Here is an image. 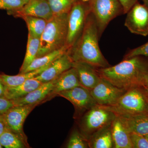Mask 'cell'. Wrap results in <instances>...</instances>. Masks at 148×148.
Segmentation results:
<instances>
[{"label":"cell","instance_id":"6da1fadb","mask_svg":"<svg viewBox=\"0 0 148 148\" xmlns=\"http://www.w3.org/2000/svg\"><path fill=\"white\" fill-rule=\"evenodd\" d=\"M96 69L102 78L116 87L128 90L144 86L148 73V58L134 56L123 59L115 66Z\"/></svg>","mask_w":148,"mask_h":148},{"label":"cell","instance_id":"7a4b0ae2","mask_svg":"<svg viewBox=\"0 0 148 148\" xmlns=\"http://www.w3.org/2000/svg\"><path fill=\"white\" fill-rule=\"evenodd\" d=\"M100 37L94 16L89 12L81 34L75 44L67 52L73 62H83L96 69L111 66L101 52Z\"/></svg>","mask_w":148,"mask_h":148},{"label":"cell","instance_id":"3957f363","mask_svg":"<svg viewBox=\"0 0 148 148\" xmlns=\"http://www.w3.org/2000/svg\"><path fill=\"white\" fill-rule=\"evenodd\" d=\"M68 14L53 15L47 21L40 38L39 49L37 57L65 46L68 33Z\"/></svg>","mask_w":148,"mask_h":148},{"label":"cell","instance_id":"277c9868","mask_svg":"<svg viewBox=\"0 0 148 148\" xmlns=\"http://www.w3.org/2000/svg\"><path fill=\"white\" fill-rule=\"evenodd\" d=\"M108 107L120 116L148 112V97L144 86L130 88L121 95L115 104Z\"/></svg>","mask_w":148,"mask_h":148},{"label":"cell","instance_id":"5b68a950","mask_svg":"<svg viewBox=\"0 0 148 148\" xmlns=\"http://www.w3.org/2000/svg\"><path fill=\"white\" fill-rule=\"evenodd\" d=\"M116 116L108 106L97 104L81 116L80 132L88 140L96 132L111 125Z\"/></svg>","mask_w":148,"mask_h":148},{"label":"cell","instance_id":"8992f818","mask_svg":"<svg viewBox=\"0 0 148 148\" xmlns=\"http://www.w3.org/2000/svg\"><path fill=\"white\" fill-rule=\"evenodd\" d=\"M88 4L96 20L100 38L111 21L124 14L119 0H90Z\"/></svg>","mask_w":148,"mask_h":148},{"label":"cell","instance_id":"52a82bcc","mask_svg":"<svg viewBox=\"0 0 148 148\" xmlns=\"http://www.w3.org/2000/svg\"><path fill=\"white\" fill-rule=\"evenodd\" d=\"M90 12L88 2H84L81 0H77L72 7L68 14V33L65 45L68 51L81 34Z\"/></svg>","mask_w":148,"mask_h":148},{"label":"cell","instance_id":"ba28073f","mask_svg":"<svg viewBox=\"0 0 148 148\" xmlns=\"http://www.w3.org/2000/svg\"><path fill=\"white\" fill-rule=\"evenodd\" d=\"M37 106H15L2 114L8 129L18 135L27 147H29V146L23 130V125L27 116Z\"/></svg>","mask_w":148,"mask_h":148},{"label":"cell","instance_id":"9c48e42d","mask_svg":"<svg viewBox=\"0 0 148 148\" xmlns=\"http://www.w3.org/2000/svg\"><path fill=\"white\" fill-rule=\"evenodd\" d=\"M57 95L66 98L73 105L76 118L80 117L86 111L97 105L90 90L82 86L59 92Z\"/></svg>","mask_w":148,"mask_h":148},{"label":"cell","instance_id":"30bf717a","mask_svg":"<svg viewBox=\"0 0 148 148\" xmlns=\"http://www.w3.org/2000/svg\"><path fill=\"white\" fill-rule=\"evenodd\" d=\"M126 14L125 26L130 32L143 36H148V7L138 2Z\"/></svg>","mask_w":148,"mask_h":148},{"label":"cell","instance_id":"8fae6325","mask_svg":"<svg viewBox=\"0 0 148 148\" xmlns=\"http://www.w3.org/2000/svg\"><path fill=\"white\" fill-rule=\"evenodd\" d=\"M127 90L116 87L101 78L98 84L89 90L97 104L102 106H112L116 104Z\"/></svg>","mask_w":148,"mask_h":148},{"label":"cell","instance_id":"7c38bea8","mask_svg":"<svg viewBox=\"0 0 148 148\" xmlns=\"http://www.w3.org/2000/svg\"><path fill=\"white\" fill-rule=\"evenodd\" d=\"M9 15L15 17L24 16H35L48 21L53 16L47 0H29L18 10L7 11Z\"/></svg>","mask_w":148,"mask_h":148},{"label":"cell","instance_id":"4fadbf2b","mask_svg":"<svg viewBox=\"0 0 148 148\" xmlns=\"http://www.w3.org/2000/svg\"><path fill=\"white\" fill-rule=\"evenodd\" d=\"M73 64V61L66 52L56 59L47 69L34 78L42 83L51 81L71 68Z\"/></svg>","mask_w":148,"mask_h":148},{"label":"cell","instance_id":"5bb4252c","mask_svg":"<svg viewBox=\"0 0 148 148\" xmlns=\"http://www.w3.org/2000/svg\"><path fill=\"white\" fill-rule=\"evenodd\" d=\"M81 86L77 73L73 67L64 72L53 80V84L47 101L57 95L59 92Z\"/></svg>","mask_w":148,"mask_h":148},{"label":"cell","instance_id":"9a60e30c","mask_svg":"<svg viewBox=\"0 0 148 148\" xmlns=\"http://www.w3.org/2000/svg\"><path fill=\"white\" fill-rule=\"evenodd\" d=\"M76 70L80 84L90 90L96 85L101 79L95 68L83 62H73V66Z\"/></svg>","mask_w":148,"mask_h":148},{"label":"cell","instance_id":"2e32d148","mask_svg":"<svg viewBox=\"0 0 148 148\" xmlns=\"http://www.w3.org/2000/svg\"><path fill=\"white\" fill-rule=\"evenodd\" d=\"M53 84V80L42 83L34 90L21 98L13 100L14 107L38 105L43 101H47Z\"/></svg>","mask_w":148,"mask_h":148},{"label":"cell","instance_id":"e0dca14e","mask_svg":"<svg viewBox=\"0 0 148 148\" xmlns=\"http://www.w3.org/2000/svg\"><path fill=\"white\" fill-rule=\"evenodd\" d=\"M114 148H132L130 132L119 116L117 115L111 125Z\"/></svg>","mask_w":148,"mask_h":148},{"label":"cell","instance_id":"ac0fdd59","mask_svg":"<svg viewBox=\"0 0 148 148\" xmlns=\"http://www.w3.org/2000/svg\"><path fill=\"white\" fill-rule=\"evenodd\" d=\"M119 116L130 133L144 136L148 135V112L132 115Z\"/></svg>","mask_w":148,"mask_h":148},{"label":"cell","instance_id":"d6986e66","mask_svg":"<svg viewBox=\"0 0 148 148\" xmlns=\"http://www.w3.org/2000/svg\"><path fill=\"white\" fill-rule=\"evenodd\" d=\"M42 83L35 78L27 80L23 83L14 86H5L4 95L10 100L24 97L40 86Z\"/></svg>","mask_w":148,"mask_h":148},{"label":"cell","instance_id":"ffe728a7","mask_svg":"<svg viewBox=\"0 0 148 148\" xmlns=\"http://www.w3.org/2000/svg\"><path fill=\"white\" fill-rule=\"evenodd\" d=\"M111 125L96 132L88 140L89 148H114Z\"/></svg>","mask_w":148,"mask_h":148},{"label":"cell","instance_id":"44dd1931","mask_svg":"<svg viewBox=\"0 0 148 148\" xmlns=\"http://www.w3.org/2000/svg\"><path fill=\"white\" fill-rule=\"evenodd\" d=\"M50 64L34 71L19 73L16 75L11 76L5 74H0V81L5 86H16L23 83L27 80L33 78L38 75L47 69Z\"/></svg>","mask_w":148,"mask_h":148},{"label":"cell","instance_id":"7402d4cb","mask_svg":"<svg viewBox=\"0 0 148 148\" xmlns=\"http://www.w3.org/2000/svg\"><path fill=\"white\" fill-rule=\"evenodd\" d=\"M68 49L65 46L58 50L54 51L40 57H37L22 73L36 70L49 65L55 61L56 59L66 53Z\"/></svg>","mask_w":148,"mask_h":148},{"label":"cell","instance_id":"603a6c76","mask_svg":"<svg viewBox=\"0 0 148 148\" xmlns=\"http://www.w3.org/2000/svg\"><path fill=\"white\" fill-rule=\"evenodd\" d=\"M40 46V38L29 33L26 54L23 64L19 70V73H23L36 58Z\"/></svg>","mask_w":148,"mask_h":148},{"label":"cell","instance_id":"cb8c5ba5","mask_svg":"<svg viewBox=\"0 0 148 148\" xmlns=\"http://www.w3.org/2000/svg\"><path fill=\"white\" fill-rule=\"evenodd\" d=\"M21 18H23L26 22L29 33L40 38L48 21L42 18L30 16H22Z\"/></svg>","mask_w":148,"mask_h":148},{"label":"cell","instance_id":"d4e9b609","mask_svg":"<svg viewBox=\"0 0 148 148\" xmlns=\"http://www.w3.org/2000/svg\"><path fill=\"white\" fill-rule=\"evenodd\" d=\"M0 143L6 148H24L27 147L18 135L9 129L0 135Z\"/></svg>","mask_w":148,"mask_h":148},{"label":"cell","instance_id":"484cf974","mask_svg":"<svg viewBox=\"0 0 148 148\" xmlns=\"http://www.w3.org/2000/svg\"><path fill=\"white\" fill-rule=\"evenodd\" d=\"M77 0H47L53 15L69 14Z\"/></svg>","mask_w":148,"mask_h":148},{"label":"cell","instance_id":"4316f807","mask_svg":"<svg viewBox=\"0 0 148 148\" xmlns=\"http://www.w3.org/2000/svg\"><path fill=\"white\" fill-rule=\"evenodd\" d=\"M66 147L68 148H87L88 147V140L77 130H74L69 138Z\"/></svg>","mask_w":148,"mask_h":148},{"label":"cell","instance_id":"83f0119b","mask_svg":"<svg viewBox=\"0 0 148 148\" xmlns=\"http://www.w3.org/2000/svg\"><path fill=\"white\" fill-rule=\"evenodd\" d=\"M26 3L21 0H0V9L7 11L18 10Z\"/></svg>","mask_w":148,"mask_h":148},{"label":"cell","instance_id":"f1b7e54d","mask_svg":"<svg viewBox=\"0 0 148 148\" xmlns=\"http://www.w3.org/2000/svg\"><path fill=\"white\" fill-rule=\"evenodd\" d=\"M136 56H143L148 58V42L143 45L129 50L125 55L123 59Z\"/></svg>","mask_w":148,"mask_h":148},{"label":"cell","instance_id":"f546056e","mask_svg":"<svg viewBox=\"0 0 148 148\" xmlns=\"http://www.w3.org/2000/svg\"><path fill=\"white\" fill-rule=\"evenodd\" d=\"M132 148H148V141L144 135L130 133Z\"/></svg>","mask_w":148,"mask_h":148},{"label":"cell","instance_id":"4dcf8cb0","mask_svg":"<svg viewBox=\"0 0 148 148\" xmlns=\"http://www.w3.org/2000/svg\"><path fill=\"white\" fill-rule=\"evenodd\" d=\"M14 107L13 100H10L4 95L0 96V114H2Z\"/></svg>","mask_w":148,"mask_h":148},{"label":"cell","instance_id":"1f68e13d","mask_svg":"<svg viewBox=\"0 0 148 148\" xmlns=\"http://www.w3.org/2000/svg\"><path fill=\"white\" fill-rule=\"evenodd\" d=\"M123 9L124 14H126L132 7L138 2V0H119Z\"/></svg>","mask_w":148,"mask_h":148},{"label":"cell","instance_id":"d6a6232c","mask_svg":"<svg viewBox=\"0 0 148 148\" xmlns=\"http://www.w3.org/2000/svg\"><path fill=\"white\" fill-rule=\"evenodd\" d=\"M8 129L3 119L2 115L0 114V135Z\"/></svg>","mask_w":148,"mask_h":148},{"label":"cell","instance_id":"836d02e7","mask_svg":"<svg viewBox=\"0 0 148 148\" xmlns=\"http://www.w3.org/2000/svg\"><path fill=\"white\" fill-rule=\"evenodd\" d=\"M5 90V86L0 81V96H3L4 95Z\"/></svg>","mask_w":148,"mask_h":148},{"label":"cell","instance_id":"e575fe53","mask_svg":"<svg viewBox=\"0 0 148 148\" xmlns=\"http://www.w3.org/2000/svg\"><path fill=\"white\" fill-rule=\"evenodd\" d=\"M144 86L148 87V73L147 74V75H146L145 78Z\"/></svg>","mask_w":148,"mask_h":148},{"label":"cell","instance_id":"d590c367","mask_svg":"<svg viewBox=\"0 0 148 148\" xmlns=\"http://www.w3.org/2000/svg\"><path fill=\"white\" fill-rule=\"evenodd\" d=\"M143 4L148 7V0H142Z\"/></svg>","mask_w":148,"mask_h":148},{"label":"cell","instance_id":"8d00e7d4","mask_svg":"<svg viewBox=\"0 0 148 148\" xmlns=\"http://www.w3.org/2000/svg\"><path fill=\"white\" fill-rule=\"evenodd\" d=\"M144 88H145V90L146 93H147V96L148 97V87H146V86H144Z\"/></svg>","mask_w":148,"mask_h":148},{"label":"cell","instance_id":"74e56055","mask_svg":"<svg viewBox=\"0 0 148 148\" xmlns=\"http://www.w3.org/2000/svg\"><path fill=\"white\" fill-rule=\"evenodd\" d=\"M82 1L84 2H88L90 1V0H81Z\"/></svg>","mask_w":148,"mask_h":148},{"label":"cell","instance_id":"f35d334b","mask_svg":"<svg viewBox=\"0 0 148 148\" xmlns=\"http://www.w3.org/2000/svg\"><path fill=\"white\" fill-rule=\"evenodd\" d=\"M21 1H23L27 3V2L29 1V0H21Z\"/></svg>","mask_w":148,"mask_h":148},{"label":"cell","instance_id":"ab89813d","mask_svg":"<svg viewBox=\"0 0 148 148\" xmlns=\"http://www.w3.org/2000/svg\"><path fill=\"white\" fill-rule=\"evenodd\" d=\"M145 137L146 139H147V140L148 141V135H145Z\"/></svg>","mask_w":148,"mask_h":148},{"label":"cell","instance_id":"60d3db41","mask_svg":"<svg viewBox=\"0 0 148 148\" xmlns=\"http://www.w3.org/2000/svg\"><path fill=\"white\" fill-rule=\"evenodd\" d=\"M3 147L2 145L1 144V143H0V148H3Z\"/></svg>","mask_w":148,"mask_h":148}]
</instances>
